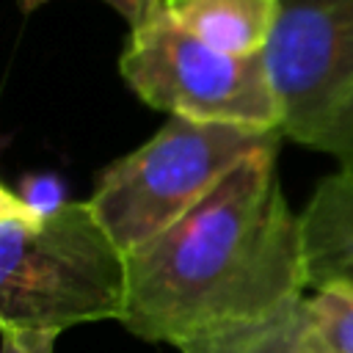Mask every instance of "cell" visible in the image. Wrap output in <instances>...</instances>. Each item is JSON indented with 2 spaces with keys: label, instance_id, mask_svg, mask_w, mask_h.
Wrapping results in <instances>:
<instances>
[{
  "label": "cell",
  "instance_id": "8992f818",
  "mask_svg": "<svg viewBox=\"0 0 353 353\" xmlns=\"http://www.w3.org/2000/svg\"><path fill=\"white\" fill-rule=\"evenodd\" d=\"M298 226L306 287L353 290V165H339L317 182Z\"/></svg>",
  "mask_w": 353,
  "mask_h": 353
},
{
  "label": "cell",
  "instance_id": "3957f363",
  "mask_svg": "<svg viewBox=\"0 0 353 353\" xmlns=\"http://www.w3.org/2000/svg\"><path fill=\"white\" fill-rule=\"evenodd\" d=\"M281 138V130L168 116L149 141L97 176L88 207L130 256L199 207L245 157Z\"/></svg>",
  "mask_w": 353,
  "mask_h": 353
},
{
  "label": "cell",
  "instance_id": "8fae6325",
  "mask_svg": "<svg viewBox=\"0 0 353 353\" xmlns=\"http://www.w3.org/2000/svg\"><path fill=\"white\" fill-rule=\"evenodd\" d=\"M58 331H44V328H19V325H6L0 323V339H3V353H55V339Z\"/></svg>",
  "mask_w": 353,
  "mask_h": 353
},
{
  "label": "cell",
  "instance_id": "30bf717a",
  "mask_svg": "<svg viewBox=\"0 0 353 353\" xmlns=\"http://www.w3.org/2000/svg\"><path fill=\"white\" fill-rule=\"evenodd\" d=\"M14 190H17L19 201L30 212H36L39 218H50L61 207L69 204L66 190H63V182L58 176H52V174H28Z\"/></svg>",
  "mask_w": 353,
  "mask_h": 353
},
{
  "label": "cell",
  "instance_id": "9c48e42d",
  "mask_svg": "<svg viewBox=\"0 0 353 353\" xmlns=\"http://www.w3.org/2000/svg\"><path fill=\"white\" fill-rule=\"evenodd\" d=\"M306 312L328 353H353V290H317Z\"/></svg>",
  "mask_w": 353,
  "mask_h": 353
},
{
  "label": "cell",
  "instance_id": "4fadbf2b",
  "mask_svg": "<svg viewBox=\"0 0 353 353\" xmlns=\"http://www.w3.org/2000/svg\"><path fill=\"white\" fill-rule=\"evenodd\" d=\"M334 157H336L339 165H353V105H350V110H347V116H345V121H342Z\"/></svg>",
  "mask_w": 353,
  "mask_h": 353
},
{
  "label": "cell",
  "instance_id": "277c9868",
  "mask_svg": "<svg viewBox=\"0 0 353 353\" xmlns=\"http://www.w3.org/2000/svg\"><path fill=\"white\" fill-rule=\"evenodd\" d=\"M119 72L130 91L168 116L262 132L281 130V105L265 55L215 50L165 11L130 30Z\"/></svg>",
  "mask_w": 353,
  "mask_h": 353
},
{
  "label": "cell",
  "instance_id": "7c38bea8",
  "mask_svg": "<svg viewBox=\"0 0 353 353\" xmlns=\"http://www.w3.org/2000/svg\"><path fill=\"white\" fill-rule=\"evenodd\" d=\"M44 3H50V0H19L22 11H28V14L36 11ZM105 3L127 22L130 30H138V28L149 25L157 14H163V3L165 0H105Z\"/></svg>",
  "mask_w": 353,
  "mask_h": 353
},
{
  "label": "cell",
  "instance_id": "7a4b0ae2",
  "mask_svg": "<svg viewBox=\"0 0 353 353\" xmlns=\"http://www.w3.org/2000/svg\"><path fill=\"white\" fill-rule=\"evenodd\" d=\"M127 254L88 201H69L50 218L30 212L0 185V323L66 331L124 317Z\"/></svg>",
  "mask_w": 353,
  "mask_h": 353
},
{
  "label": "cell",
  "instance_id": "5b68a950",
  "mask_svg": "<svg viewBox=\"0 0 353 353\" xmlns=\"http://www.w3.org/2000/svg\"><path fill=\"white\" fill-rule=\"evenodd\" d=\"M262 55L284 138L334 157L353 105V0H279Z\"/></svg>",
  "mask_w": 353,
  "mask_h": 353
},
{
  "label": "cell",
  "instance_id": "6da1fadb",
  "mask_svg": "<svg viewBox=\"0 0 353 353\" xmlns=\"http://www.w3.org/2000/svg\"><path fill=\"white\" fill-rule=\"evenodd\" d=\"M276 154L279 141L245 157L199 207L127 256L121 325L130 334L182 347L265 320L309 292Z\"/></svg>",
  "mask_w": 353,
  "mask_h": 353
},
{
  "label": "cell",
  "instance_id": "ba28073f",
  "mask_svg": "<svg viewBox=\"0 0 353 353\" xmlns=\"http://www.w3.org/2000/svg\"><path fill=\"white\" fill-rule=\"evenodd\" d=\"M176 350L179 353H328V347L323 345V339L317 336L309 320L306 295L265 320L196 336Z\"/></svg>",
  "mask_w": 353,
  "mask_h": 353
},
{
  "label": "cell",
  "instance_id": "52a82bcc",
  "mask_svg": "<svg viewBox=\"0 0 353 353\" xmlns=\"http://www.w3.org/2000/svg\"><path fill=\"white\" fill-rule=\"evenodd\" d=\"M163 11L196 39L232 55H262L279 0H165Z\"/></svg>",
  "mask_w": 353,
  "mask_h": 353
}]
</instances>
